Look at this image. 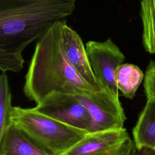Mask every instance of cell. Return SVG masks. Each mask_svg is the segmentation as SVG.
I'll return each instance as SVG.
<instances>
[{"label": "cell", "instance_id": "cell-14", "mask_svg": "<svg viewBox=\"0 0 155 155\" xmlns=\"http://www.w3.org/2000/svg\"><path fill=\"white\" fill-rule=\"evenodd\" d=\"M143 81L147 101L155 102V61H150L144 74Z\"/></svg>", "mask_w": 155, "mask_h": 155}, {"label": "cell", "instance_id": "cell-7", "mask_svg": "<svg viewBox=\"0 0 155 155\" xmlns=\"http://www.w3.org/2000/svg\"><path fill=\"white\" fill-rule=\"evenodd\" d=\"M129 134L124 128L88 132L61 155H114Z\"/></svg>", "mask_w": 155, "mask_h": 155}, {"label": "cell", "instance_id": "cell-13", "mask_svg": "<svg viewBox=\"0 0 155 155\" xmlns=\"http://www.w3.org/2000/svg\"><path fill=\"white\" fill-rule=\"evenodd\" d=\"M12 95L6 73L0 74V147L7 130L12 124Z\"/></svg>", "mask_w": 155, "mask_h": 155}, {"label": "cell", "instance_id": "cell-5", "mask_svg": "<svg viewBox=\"0 0 155 155\" xmlns=\"http://www.w3.org/2000/svg\"><path fill=\"white\" fill-rule=\"evenodd\" d=\"M37 111L68 125L89 132L91 117L86 107L76 96L51 93L36 104Z\"/></svg>", "mask_w": 155, "mask_h": 155}, {"label": "cell", "instance_id": "cell-9", "mask_svg": "<svg viewBox=\"0 0 155 155\" xmlns=\"http://www.w3.org/2000/svg\"><path fill=\"white\" fill-rule=\"evenodd\" d=\"M0 155L50 154L12 122L2 141Z\"/></svg>", "mask_w": 155, "mask_h": 155}, {"label": "cell", "instance_id": "cell-10", "mask_svg": "<svg viewBox=\"0 0 155 155\" xmlns=\"http://www.w3.org/2000/svg\"><path fill=\"white\" fill-rule=\"evenodd\" d=\"M132 133L139 150L148 148L155 151V102L147 101Z\"/></svg>", "mask_w": 155, "mask_h": 155}, {"label": "cell", "instance_id": "cell-1", "mask_svg": "<svg viewBox=\"0 0 155 155\" xmlns=\"http://www.w3.org/2000/svg\"><path fill=\"white\" fill-rule=\"evenodd\" d=\"M77 0H0V70L19 72L24 50L56 22L66 19Z\"/></svg>", "mask_w": 155, "mask_h": 155}, {"label": "cell", "instance_id": "cell-3", "mask_svg": "<svg viewBox=\"0 0 155 155\" xmlns=\"http://www.w3.org/2000/svg\"><path fill=\"white\" fill-rule=\"evenodd\" d=\"M12 121L50 155H61L88 132L48 116L34 108L13 107Z\"/></svg>", "mask_w": 155, "mask_h": 155}, {"label": "cell", "instance_id": "cell-4", "mask_svg": "<svg viewBox=\"0 0 155 155\" xmlns=\"http://www.w3.org/2000/svg\"><path fill=\"white\" fill-rule=\"evenodd\" d=\"M85 49L98 86L119 100L116 76L118 67L125 61L124 54L110 38L103 42L89 41Z\"/></svg>", "mask_w": 155, "mask_h": 155}, {"label": "cell", "instance_id": "cell-11", "mask_svg": "<svg viewBox=\"0 0 155 155\" xmlns=\"http://www.w3.org/2000/svg\"><path fill=\"white\" fill-rule=\"evenodd\" d=\"M143 79L144 74L139 67L132 64L123 63L116 72L117 88L125 97L132 99Z\"/></svg>", "mask_w": 155, "mask_h": 155}, {"label": "cell", "instance_id": "cell-6", "mask_svg": "<svg viewBox=\"0 0 155 155\" xmlns=\"http://www.w3.org/2000/svg\"><path fill=\"white\" fill-rule=\"evenodd\" d=\"M76 96L91 116L92 123L89 133L124 128L127 117L119 100L102 90L89 95Z\"/></svg>", "mask_w": 155, "mask_h": 155}, {"label": "cell", "instance_id": "cell-15", "mask_svg": "<svg viewBox=\"0 0 155 155\" xmlns=\"http://www.w3.org/2000/svg\"><path fill=\"white\" fill-rule=\"evenodd\" d=\"M114 155H155V151L148 148L139 150L134 140L128 137L123 142Z\"/></svg>", "mask_w": 155, "mask_h": 155}, {"label": "cell", "instance_id": "cell-12", "mask_svg": "<svg viewBox=\"0 0 155 155\" xmlns=\"http://www.w3.org/2000/svg\"><path fill=\"white\" fill-rule=\"evenodd\" d=\"M142 42L146 51L155 54V0H140Z\"/></svg>", "mask_w": 155, "mask_h": 155}, {"label": "cell", "instance_id": "cell-2", "mask_svg": "<svg viewBox=\"0 0 155 155\" xmlns=\"http://www.w3.org/2000/svg\"><path fill=\"white\" fill-rule=\"evenodd\" d=\"M65 20L54 23L35 45L23 91L36 104L53 93L87 96L101 90L85 81L68 61L62 39Z\"/></svg>", "mask_w": 155, "mask_h": 155}, {"label": "cell", "instance_id": "cell-8", "mask_svg": "<svg viewBox=\"0 0 155 155\" xmlns=\"http://www.w3.org/2000/svg\"><path fill=\"white\" fill-rule=\"evenodd\" d=\"M62 39L65 56L71 65L85 81L99 88L83 41L79 34L68 25L67 20L62 26Z\"/></svg>", "mask_w": 155, "mask_h": 155}]
</instances>
